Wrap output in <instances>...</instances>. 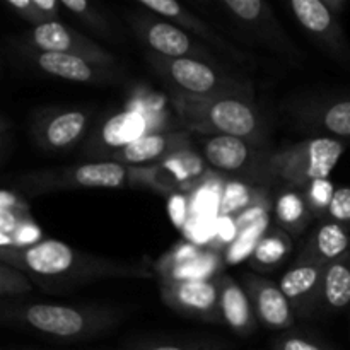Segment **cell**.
<instances>
[{
    "mask_svg": "<svg viewBox=\"0 0 350 350\" xmlns=\"http://www.w3.org/2000/svg\"><path fill=\"white\" fill-rule=\"evenodd\" d=\"M0 262L23 272L33 286L50 294H67L98 280L152 277L144 263L91 255L57 239H41L27 246H2Z\"/></svg>",
    "mask_w": 350,
    "mask_h": 350,
    "instance_id": "obj_1",
    "label": "cell"
},
{
    "mask_svg": "<svg viewBox=\"0 0 350 350\" xmlns=\"http://www.w3.org/2000/svg\"><path fill=\"white\" fill-rule=\"evenodd\" d=\"M0 321L57 342H85L113 330L120 314L109 308L55 303H0Z\"/></svg>",
    "mask_w": 350,
    "mask_h": 350,
    "instance_id": "obj_2",
    "label": "cell"
},
{
    "mask_svg": "<svg viewBox=\"0 0 350 350\" xmlns=\"http://www.w3.org/2000/svg\"><path fill=\"white\" fill-rule=\"evenodd\" d=\"M181 125L197 137H236L253 146L269 144V125L253 99L219 98L208 101L173 98Z\"/></svg>",
    "mask_w": 350,
    "mask_h": 350,
    "instance_id": "obj_3",
    "label": "cell"
},
{
    "mask_svg": "<svg viewBox=\"0 0 350 350\" xmlns=\"http://www.w3.org/2000/svg\"><path fill=\"white\" fill-rule=\"evenodd\" d=\"M147 64L170 89L171 98L208 101L219 98H245L255 101L252 81L228 70L222 65H212L193 58H166L146 53Z\"/></svg>",
    "mask_w": 350,
    "mask_h": 350,
    "instance_id": "obj_4",
    "label": "cell"
},
{
    "mask_svg": "<svg viewBox=\"0 0 350 350\" xmlns=\"http://www.w3.org/2000/svg\"><path fill=\"white\" fill-rule=\"evenodd\" d=\"M133 183L132 170L115 161H88L75 166L48 167L21 174L14 185L17 191L29 195L55 193L65 190H115Z\"/></svg>",
    "mask_w": 350,
    "mask_h": 350,
    "instance_id": "obj_5",
    "label": "cell"
},
{
    "mask_svg": "<svg viewBox=\"0 0 350 350\" xmlns=\"http://www.w3.org/2000/svg\"><path fill=\"white\" fill-rule=\"evenodd\" d=\"M345 152V142L330 137H311L272 152L275 180L287 187L304 188L311 181L327 180Z\"/></svg>",
    "mask_w": 350,
    "mask_h": 350,
    "instance_id": "obj_6",
    "label": "cell"
},
{
    "mask_svg": "<svg viewBox=\"0 0 350 350\" xmlns=\"http://www.w3.org/2000/svg\"><path fill=\"white\" fill-rule=\"evenodd\" d=\"M202 157L211 170L243 183L262 185L275 180L272 171V150L253 146L236 137H197Z\"/></svg>",
    "mask_w": 350,
    "mask_h": 350,
    "instance_id": "obj_7",
    "label": "cell"
},
{
    "mask_svg": "<svg viewBox=\"0 0 350 350\" xmlns=\"http://www.w3.org/2000/svg\"><path fill=\"white\" fill-rule=\"evenodd\" d=\"M219 10L248 38L262 46L275 51L293 64L303 62V51L291 41L286 29L273 14L272 7L263 0H224Z\"/></svg>",
    "mask_w": 350,
    "mask_h": 350,
    "instance_id": "obj_8",
    "label": "cell"
},
{
    "mask_svg": "<svg viewBox=\"0 0 350 350\" xmlns=\"http://www.w3.org/2000/svg\"><path fill=\"white\" fill-rule=\"evenodd\" d=\"M126 21L150 53L166 58H193L212 65H221L211 48L195 41L190 33L171 21L154 16L152 12H147L137 5L135 12L126 14Z\"/></svg>",
    "mask_w": 350,
    "mask_h": 350,
    "instance_id": "obj_9",
    "label": "cell"
},
{
    "mask_svg": "<svg viewBox=\"0 0 350 350\" xmlns=\"http://www.w3.org/2000/svg\"><path fill=\"white\" fill-rule=\"evenodd\" d=\"M14 44L21 48H29V50L46 51V53L75 55V57L96 62V64L118 67L115 55L62 21L31 26L17 40H14Z\"/></svg>",
    "mask_w": 350,
    "mask_h": 350,
    "instance_id": "obj_10",
    "label": "cell"
},
{
    "mask_svg": "<svg viewBox=\"0 0 350 350\" xmlns=\"http://www.w3.org/2000/svg\"><path fill=\"white\" fill-rule=\"evenodd\" d=\"M91 116L88 108L41 109L31 122V137L43 152H70L88 135Z\"/></svg>",
    "mask_w": 350,
    "mask_h": 350,
    "instance_id": "obj_11",
    "label": "cell"
},
{
    "mask_svg": "<svg viewBox=\"0 0 350 350\" xmlns=\"http://www.w3.org/2000/svg\"><path fill=\"white\" fill-rule=\"evenodd\" d=\"M287 9L311 43L338 64L350 65V43L340 16L332 12L323 0H293Z\"/></svg>",
    "mask_w": 350,
    "mask_h": 350,
    "instance_id": "obj_12",
    "label": "cell"
},
{
    "mask_svg": "<svg viewBox=\"0 0 350 350\" xmlns=\"http://www.w3.org/2000/svg\"><path fill=\"white\" fill-rule=\"evenodd\" d=\"M135 5L147 10V12H152L154 16L171 21L173 24L180 26L181 29L190 33L191 36L200 38L202 43L205 41V46L219 51V53L224 55L226 58H229V60H232L239 67L246 68V70H253L256 64H258L253 55L246 53L241 48L232 44L228 38L222 36V33L217 31V27L208 24L207 21L202 19L200 16L191 12L190 9H187L181 3L174 2V0H139Z\"/></svg>",
    "mask_w": 350,
    "mask_h": 350,
    "instance_id": "obj_13",
    "label": "cell"
},
{
    "mask_svg": "<svg viewBox=\"0 0 350 350\" xmlns=\"http://www.w3.org/2000/svg\"><path fill=\"white\" fill-rule=\"evenodd\" d=\"M208 166L195 149L183 150L163 163L144 170H132L133 183H142L159 193H185L204 181Z\"/></svg>",
    "mask_w": 350,
    "mask_h": 350,
    "instance_id": "obj_14",
    "label": "cell"
},
{
    "mask_svg": "<svg viewBox=\"0 0 350 350\" xmlns=\"http://www.w3.org/2000/svg\"><path fill=\"white\" fill-rule=\"evenodd\" d=\"M23 58L43 74L62 79L67 82L88 85H108L120 81L122 68L108 67V65L96 64L88 58L75 57L65 53H46V51L29 50V48L16 46Z\"/></svg>",
    "mask_w": 350,
    "mask_h": 350,
    "instance_id": "obj_15",
    "label": "cell"
},
{
    "mask_svg": "<svg viewBox=\"0 0 350 350\" xmlns=\"http://www.w3.org/2000/svg\"><path fill=\"white\" fill-rule=\"evenodd\" d=\"M144 135H149V116L139 109H125L99 123L81 154L92 161H109L116 150Z\"/></svg>",
    "mask_w": 350,
    "mask_h": 350,
    "instance_id": "obj_16",
    "label": "cell"
},
{
    "mask_svg": "<svg viewBox=\"0 0 350 350\" xmlns=\"http://www.w3.org/2000/svg\"><path fill=\"white\" fill-rule=\"evenodd\" d=\"M217 279V277H215ZM161 280V299L176 313L207 323H222L217 280Z\"/></svg>",
    "mask_w": 350,
    "mask_h": 350,
    "instance_id": "obj_17",
    "label": "cell"
},
{
    "mask_svg": "<svg viewBox=\"0 0 350 350\" xmlns=\"http://www.w3.org/2000/svg\"><path fill=\"white\" fill-rule=\"evenodd\" d=\"M241 284L252 301L258 323L275 332H287L294 328L296 314L279 287V282H273L260 273L250 272L243 273Z\"/></svg>",
    "mask_w": 350,
    "mask_h": 350,
    "instance_id": "obj_18",
    "label": "cell"
},
{
    "mask_svg": "<svg viewBox=\"0 0 350 350\" xmlns=\"http://www.w3.org/2000/svg\"><path fill=\"white\" fill-rule=\"evenodd\" d=\"M190 149H193V144H191V133L188 130L152 132L133 140L123 149L116 150L109 157V161L123 164L130 170H144V167H152L163 163L164 159L174 154Z\"/></svg>",
    "mask_w": 350,
    "mask_h": 350,
    "instance_id": "obj_19",
    "label": "cell"
},
{
    "mask_svg": "<svg viewBox=\"0 0 350 350\" xmlns=\"http://www.w3.org/2000/svg\"><path fill=\"white\" fill-rule=\"evenodd\" d=\"M217 256L211 250L183 243L157 262L161 280H212L219 275Z\"/></svg>",
    "mask_w": 350,
    "mask_h": 350,
    "instance_id": "obj_20",
    "label": "cell"
},
{
    "mask_svg": "<svg viewBox=\"0 0 350 350\" xmlns=\"http://www.w3.org/2000/svg\"><path fill=\"white\" fill-rule=\"evenodd\" d=\"M325 265L294 263L279 280V287L289 301L294 314L310 318L320 308L321 275Z\"/></svg>",
    "mask_w": 350,
    "mask_h": 350,
    "instance_id": "obj_21",
    "label": "cell"
},
{
    "mask_svg": "<svg viewBox=\"0 0 350 350\" xmlns=\"http://www.w3.org/2000/svg\"><path fill=\"white\" fill-rule=\"evenodd\" d=\"M219 287V313L221 321L239 337H248L256 330L258 320L253 311L252 301L241 282L229 273L221 272L217 275Z\"/></svg>",
    "mask_w": 350,
    "mask_h": 350,
    "instance_id": "obj_22",
    "label": "cell"
},
{
    "mask_svg": "<svg viewBox=\"0 0 350 350\" xmlns=\"http://www.w3.org/2000/svg\"><path fill=\"white\" fill-rule=\"evenodd\" d=\"M350 252V229L332 221H321L304 239L294 263L328 265Z\"/></svg>",
    "mask_w": 350,
    "mask_h": 350,
    "instance_id": "obj_23",
    "label": "cell"
},
{
    "mask_svg": "<svg viewBox=\"0 0 350 350\" xmlns=\"http://www.w3.org/2000/svg\"><path fill=\"white\" fill-rule=\"evenodd\" d=\"M304 126L314 137H330L337 140L350 139V98L325 101L306 108L304 111Z\"/></svg>",
    "mask_w": 350,
    "mask_h": 350,
    "instance_id": "obj_24",
    "label": "cell"
},
{
    "mask_svg": "<svg viewBox=\"0 0 350 350\" xmlns=\"http://www.w3.org/2000/svg\"><path fill=\"white\" fill-rule=\"evenodd\" d=\"M272 211L275 226H279L293 239L304 234L314 219L308 208L303 191L293 187H286L277 193V197L273 198Z\"/></svg>",
    "mask_w": 350,
    "mask_h": 350,
    "instance_id": "obj_25",
    "label": "cell"
},
{
    "mask_svg": "<svg viewBox=\"0 0 350 350\" xmlns=\"http://www.w3.org/2000/svg\"><path fill=\"white\" fill-rule=\"evenodd\" d=\"M347 306H350V252L325 265L318 311L337 313Z\"/></svg>",
    "mask_w": 350,
    "mask_h": 350,
    "instance_id": "obj_26",
    "label": "cell"
},
{
    "mask_svg": "<svg viewBox=\"0 0 350 350\" xmlns=\"http://www.w3.org/2000/svg\"><path fill=\"white\" fill-rule=\"evenodd\" d=\"M294 250V239L279 226H270L250 255V267L255 273H270L279 269Z\"/></svg>",
    "mask_w": 350,
    "mask_h": 350,
    "instance_id": "obj_27",
    "label": "cell"
},
{
    "mask_svg": "<svg viewBox=\"0 0 350 350\" xmlns=\"http://www.w3.org/2000/svg\"><path fill=\"white\" fill-rule=\"evenodd\" d=\"M272 205L273 204L270 200L267 188L231 180L226 185L224 190H222L221 202H219V212H221V215H231V217L236 219L241 214H245V212L252 211V208H272Z\"/></svg>",
    "mask_w": 350,
    "mask_h": 350,
    "instance_id": "obj_28",
    "label": "cell"
},
{
    "mask_svg": "<svg viewBox=\"0 0 350 350\" xmlns=\"http://www.w3.org/2000/svg\"><path fill=\"white\" fill-rule=\"evenodd\" d=\"M5 5L31 26L57 23L64 9L60 0H7Z\"/></svg>",
    "mask_w": 350,
    "mask_h": 350,
    "instance_id": "obj_29",
    "label": "cell"
},
{
    "mask_svg": "<svg viewBox=\"0 0 350 350\" xmlns=\"http://www.w3.org/2000/svg\"><path fill=\"white\" fill-rule=\"evenodd\" d=\"M64 10L75 17L84 27H88L91 33L99 38H111L113 29L109 26V21L106 14L99 9V5L85 0H60Z\"/></svg>",
    "mask_w": 350,
    "mask_h": 350,
    "instance_id": "obj_30",
    "label": "cell"
},
{
    "mask_svg": "<svg viewBox=\"0 0 350 350\" xmlns=\"http://www.w3.org/2000/svg\"><path fill=\"white\" fill-rule=\"evenodd\" d=\"M335 190H337V187H335L328 178L327 180L311 181L310 185L301 188L308 208H310V212L313 214L314 219L327 221L328 207H330Z\"/></svg>",
    "mask_w": 350,
    "mask_h": 350,
    "instance_id": "obj_31",
    "label": "cell"
},
{
    "mask_svg": "<svg viewBox=\"0 0 350 350\" xmlns=\"http://www.w3.org/2000/svg\"><path fill=\"white\" fill-rule=\"evenodd\" d=\"M228 342L222 338H176V340L147 342L132 350H228Z\"/></svg>",
    "mask_w": 350,
    "mask_h": 350,
    "instance_id": "obj_32",
    "label": "cell"
},
{
    "mask_svg": "<svg viewBox=\"0 0 350 350\" xmlns=\"http://www.w3.org/2000/svg\"><path fill=\"white\" fill-rule=\"evenodd\" d=\"M33 282L19 270L0 262V297H16L31 293Z\"/></svg>",
    "mask_w": 350,
    "mask_h": 350,
    "instance_id": "obj_33",
    "label": "cell"
},
{
    "mask_svg": "<svg viewBox=\"0 0 350 350\" xmlns=\"http://www.w3.org/2000/svg\"><path fill=\"white\" fill-rule=\"evenodd\" d=\"M272 350H334L330 345L317 340L308 335L296 334V332H286L273 342Z\"/></svg>",
    "mask_w": 350,
    "mask_h": 350,
    "instance_id": "obj_34",
    "label": "cell"
},
{
    "mask_svg": "<svg viewBox=\"0 0 350 350\" xmlns=\"http://www.w3.org/2000/svg\"><path fill=\"white\" fill-rule=\"evenodd\" d=\"M327 221L350 229V187H338L328 207Z\"/></svg>",
    "mask_w": 350,
    "mask_h": 350,
    "instance_id": "obj_35",
    "label": "cell"
},
{
    "mask_svg": "<svg viewBox=\"0 0 350 350\" xmlns=\"http://www.w3.org/2000/svg\"><path fill=\"white\" fill-rule=\"evenodd\" d=\"M0 211H29V205L19 191L0 190Z\"/></svg>",
    "mask_w": 350,
    "mask_h": 350,
    "instance_id": "obj_36",
    "label": "cell"
},
{
    "mask_svg": "<svg viewBox=\"0 0 350 350\" xmlns=\"http://www.w3.org/2000/svg\"><path fill=\"white\" fill-rule=\"evenodd\" d=\"M10 147H12V135L7 133V135H3L2 139H0V163H2L7 157V154L10 152Z\"/></svg>",
    "mask_w": 350,
    "mask_h": 350,
    "instance_id": "obj_37",
    "label": "cell"
},
{
    "mask_svg": "<svg viewBox=\"0 0 350 350\" xmlns=\"http://www.w3.org/2000/svg\"><path fill=\"white\" fill-rule=\"evenodd\" d=\"M323 2L327 3L328 9L334 14H337V16H342L344 9L347 7V0H323Z\"/></svg>",
    "mask_w": 350,
    "mask_h": 350,
    "instance_id": "obj_38",
    "label": "cell"
},
{
    "mask_svg": "<svg viewBox=\"0 0 350 350\" xmlns=\"http://www.w3.org/2000/svg\"><path fill=\"white\" fill-rule=\"evenodd\" d=\"M10 129H12V122L9 118H5V116L0 115V139L3 135H7V133H10Z\"/></svg>",
    "mask_w": 350,
    "mask_h": 350,
    "instance_id": "obj_39",
    "label": "cell"
}]
</instances>
